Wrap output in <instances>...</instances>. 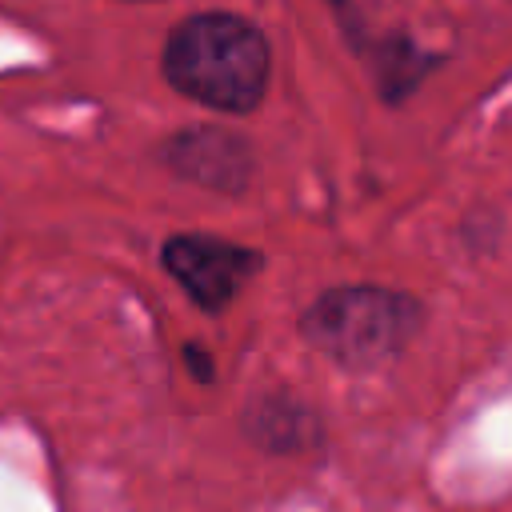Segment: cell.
Wrapping results in <instances>:
<instances>
[{
	"instance_id": "3",
	"label": "cell",
	"mask_w": 512,
	"mask_h": 512,
	"mask_svg": "<svg viewBox=\"0 0 512 512\" xmlns=\"http://www.w3.org/2000/svg\"><path fill=\"white\" fill-rule=\"evenodd\" d=\"M160 256H164V268L184 284V292L208 312L232 304L240 284L260 268V252L228 244L220 236H200V232L172 236Z\"/></svg>"
},
{
	"instance_id": "2",
	"label": "cell",
	"mask_w": 512,
	"mask_h": 512,
	"mask_svg": "<svg viewBox=\"0 0 512 512\" xmlns=\"http://www.w3.org/2000/svg\"><path fill=\"white\" fill-rule=\"evenodd\" d=\"M412 324H416L412 300L388 288H364V284L332 288L304 316L308 340L348 368H368L392 356L408 340Z\"/></svg>"
},
{
	"instance_id": "5",
	"label": "cell",
	"mask_w": 512,
	"mask_h": 512,
	"mask_svg": "<svg viewBox=\"0 0 512 512\" xmlns=\"http://www.w3.org/2000/svg\"><path fill=\"white\" fill-rule=\"evenodd\" d=\"M184 360H188V368H196V372H200V380H208V376H212V364H208V356H204V348H196V344H188V348H184Z\"/></svg>"
},
{
	"instance_id": "4",
	"label": "cell",
	"mask_w": 512,
	"mask_h": 512,
	"mask_svg": "<svg viewBox=\"0 0 512 512\" xmlns=\"http://www.w3.org/2000/svg\"><path fill=\"white\" fill-rule=\"evenodd\" d=\"M168 164L180 168L184 176L216 188H236L248 176V152L236 136L224 132H184L168 144Z\"/></svg>"
},
{
	"instance_id": "1",
	"label": "cell",
	"mask_w": 512,
	"mask_h": 512,
	"mask_svg": "<svg viewBox=\"0 0 512 512\" xmlns=\"http://www.w3.org/2000/svg\"><path fill=\"white\" fill-rule=\"evenodd\" d=\"M164 76L176 92L220 108L248 112L268 84V44L236 12H196L164 40Z\"/></svg>"
}]
</instances>
